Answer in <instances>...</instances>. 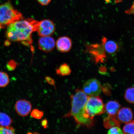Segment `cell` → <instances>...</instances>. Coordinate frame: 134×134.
Segmentation results:
<instances>
[{"label": "cell", "instance_id": "1", "mask_svg": "<svg viewBox=\"0 0 134 134\" xmlns=\"http://www.w3.org/2000/svg\"><path fill=\"white\" fill-rule=\"evenodd\" d=\"M39 21L32 18L24 19L12 23L7 27L5 37L9 41L20 42L27 46L32 43L33 32L37 31Z\"/></svg>", "mask_w": 134, "mask_h": 134}, {"label": "cell", "instance_id": "2", "mask_svg": "<svg viewBox=\"0 0 134 134\" xmlns=\"http://www.w3.org/2000/svg\"><path fill=\"white\" fill-rule=\"evenodd\" d=\"M88 97L83 90H75V94L71 97V109L68 115L73 116L78 125L91 128L94 126L93 120L87 114L85 109Z\"/></svg>", "mask_w": 134, "mask_h": 134}, {"label": "cell", "instance_id": "3", "mask_svg": "<svg viewBox=\"0 0 134 134\" xmlns=\"http://www.w3.org/2000/svg\"><path fill=\"white\" fill-rule=\"evenodd\" d=\"M23 18L22 14L15 9L10 2L0 5V29Z\"/></svg>", "mask_w": 134, "mask_h": 134}, {"label": "cell", "instance_id": "4", "mask_svg": "<svg viewBox=\"0 0 134 134\" xmlns=\"http://www.w3.org/2000/svg\"><path fill=\"white\" fill-rule=\"evenodd\" d=\"M85 109V113L92 120L95 116L104 113L105 110L103 100L98 96H88Z\"/></svg>", "mask_w": 134, "mask_h": 134}, {"label": "cell", "instance_id": "5", "mask_svg": "<svg viewBox=\"0 0 134 134\" xmlns=\"http://www.w3.org/2000/svg\"><path fill=\"white\" fill-rule=\"evenodd\" d=\"M83 91L88 96H98L103 87L100 82L95 79L89 80L84 84Z\"/></svg>", "mask_w": 134, "mask_h": 134}, {"label": "cell", "instance_id": "6", "mask_svg": "<svg viewBox=\"0 0 134 134\" xmlns=\"http://www.w3.org/2000/svg\"><path fill=\"white\" fill-rule=\"evenodd\" d=\"M55 30L54 23L51 20L46 19L39 21L37 31L40 36H47L52 35Z\"/></svg>", "mask_w": 134, "mask_h": 134}, {"label": "cell", "instance_id": "7", "mask_svg": "<svg viewBox=\"0 0 134 134\" xmlns=\"http://www.w3.org/2000/svg\"><path fill=\"white\" fill-rule=\"evenodd\" d=\"M31 102L25 99L18 100L16 102L15 108L18 114L22 117H26L29 115L32 109Z\"/></svg>", "mask_w": 134, "mask_h": 134}, {"label": "cell", "instance_id": "8", "mask_svg": "<svg viewBox=\"0 0 134 134\" xmlns=\"http://www.w3.org/2000/svg\"><path fill=\"white\" fill-rule=\"evenodd\" d=\"M38 48L45 52H49L54 49L56 42L51 36L41 37L38 42Z\"/></svg>", "mask_w": 134, "mask_h": 134}, {"label": "cell", "instance_id": "9", "mask_svg": "<svg viewBox=\"0 0 134 134\" xmlns=\"http://www.w3.org/2000/svg\"><path fill=\"white\" fill-rule=\"evenodd\" d=\"M87 48L88 51L94 56L96 62L104 61L105 58V51L103 44L90 45Z\"/></svg>", "mask_w": 134, "mask_h": 134}, {"label": "cell", "instance_id": "10", "mask_svg": "<svg viewBox=\"0 0 134 134\" xmlns=\"http://www.w3.org/2000/svg\"><path fill=\"white\" fill-rule=\"evenodd\" d=\"M72 45L71 40L68 36H62L56 42L57 49L61 52L67 53L71 49Z\"/></svg>", "mask_w": 134, "mask_h": 134}, {"label": "cell", "instance_id": "11", "mask_svg": "<svg viewBox=\"0 0 134 134\" xmlns=\"http://www.w3.org/2000/svg\"><path fill=\"white\" fill-rule=\"evenodd\" d=\"M117 113L119 120L122 123H128L133 119V113L130 108L124 107L119 110Z\"/></svg>", "mask_w": 134, "mask_h": 134}, {"label": "cell", "instance_id": "12", "mask_svg": "<svg viewBox=\"0 0 134 134\" xmlns=\"http://www.w3.org/2000/svg\"><path fill=\"white\" fill-rule=\"evenodd\" d=\"M103 46L105 51L110 54L113 55L117 52L119 48V45L116 42L112 40H107L104 38L102 39Z\"/></svg>", "mask_w": 134, "mask_h": 134}, {"label": "cell", "instance_id": "13", "mask_svg": "<svg viewBox=\"0 0 134 134\" xmlns=\"http://www.w3.org/2000/svg\"><path fill=\"white\" fill-rule=\"evenodd\" d=\"M103 124L105 128L109 129L115 126L120 127V121L116 115H109L103 120Z\"/></svg>", "mask_w": 134, "mask_h": 134}, {"label": "cell", "instance_id": "14", "mask_svg": "<svg viewBox=\"0 0 134 134\" xmlns=\"http://www.w3.org/2000/svg\"><path fill=\"white\" fill-rule=\"evenodd\" d=\"M120 105L115 100H110L105 105V110L109 115H115L118 111Z\"/></svg>", "mask_w": 134, "mask_h": 134}, {"label": "cell", "instance_id": "15", "mask_svg": "<svg viewBox=\"0 0 134 134\" xmlns=\"http://www.w3.org/2000/svg\"><path fill=\"white\" fill-rule=\"evenodd\" d=\"M56 74L62 76H68L71 74V70L69 65L66 63L62 64L56 70Z\"/></svg>", "mask_w": 134, "mask_h": 134}, {"label": "cell", "instance_id": "16", "mask_svg": "<svg viewBox=\"0 0 134 134\" xmlns=\"http://www.w3.org/2000/svg\"><path fill=\"white\" fill-rule=\"evenodd\" d=\"M13 122L12 119L7 114L0 111V125L5 126H10Z\"/></svg>", "mask_w": 134, "mask_h": 134}, {"label": "cell", "instance_id": "17", "mask_svg": "<svg viewBox=\"0 0 134 134\" xmlns=\"http://www.w3.org/2000/svg\"><path fill=\"white\" fill-rule=\"evenodd\" d=\"M10 83V78L8 74L0 71V88H4Z\"/></svg>", "mask_w": 134, "mask_h": 134}, {"label": "cell", "instance_id": "18", "mask_svg": "<svg viewBox=\"0 0 134 134\" xmlns=\"http://www.w3.org/2000/svg\"><path fill=\"white\" fill-rule=\"evenodd\" d=\"M125 98L129 103H134V88L127 89L125 93Z\"/></svg>", "mask_w": 134, "mask_h": 134}, {"label": "cell", "instance_id": "19", "mask_svg": "<svg viewBox=\"0 0 134 134\" xmlns=\"http://www.w3.org/2000/svg\"><path fill=\"white\" fill-rule=\"evenodd\" d=\"M125 134H134V120L126 123L123 128Z\"/></svg>", "mask_w": 134, "mask_h": 134}, {"label": "cell", "instance_id": "20", "mask_svg": "<svg viewBox=\"0 0 134 134\" xmlns=\"http://www.w3.org/2000/svg\"><path fill=\"white\" fill-rule=\"evenodd\" d=\"M15 133V130L13 127L0 125V134H13Z\"/></svg>", "mask_w": 134, "mask_h": 134}, {"label": "cell", "instance_id": "21", "mask_svg": "<svg viewBox=\"0 0 134 134\" xmlns=\"http://www.w3.org/2000/svg\"><path fill=\"white\" fill-rule=\"evenodd\" d=\"M43 115V112L38 109H34L32 110L31 113V116L32 117L37 119H41Z\"/></svg>", "mask_w": 134, "mask_h": 134}, {"label": "cell", "instance_id": "22", "mask_svg": "<svg viewBox=\"0 0 134 134\" xmlns=\"http://www.w3.org/2000/svg\"><path fill=\"white\" fill-rule=\"evenodd\" d=\"M109 134H123V131L120 129V127L115 126L110 128L108 133Z\"/></svg>", "mask_w": 134, "mask_h": 134}, {"label": "cell", "instance_id": "23", "mask_svg": "<svg viewBox=\"0 0 134 134\" xmlns=\"http://www.w3.org/2000/svg\"><path fill=\"white\" fill-rule=\"evenodd\" d=\"M45 79L49 85L54 86L55 89H56V85H55L54 80L49 76H46L45 77Z\"/></svg>", "mask_w": 134, "mask_h": 134}, {"label": "cell", "instance_id": "24", "mask_svg": "<svg viewBox=\"0 0 134 134\" xmlns=\"http://www.w3.org/2000/svg\"><path fill=\"white\" fill-rule=\"evenodd\" d=\"M125 13L128 14L134 15V2L131 7L125 11Z\"/></svg>", "mask_w": 134, "mask_h": 134}, {"label": "cell", "instance_id": "25", "mask_svg": "<svg viewBox=\"0 0 134 134\" xmlns=\"http://www.w3.org/2000/svg\"><path fill=\"white\" fill-rule=\"evenodd\" d=\"M38 3L42 5H47L50 2L51 0H37Z\"/></svg>", "mask_w": 134, "mask_h": 134}, {"label": "cell", "instance_id": "26", "mask_svg": "<svg viewBox=\"0 0 134 134\" xmlns=\"http://www.w3.org/2000/svg\"><path fill=\"white\" fill-rule=\"evenodd\" d=\"M41 124L42 126L45 129H47L48 127V122L47 120L46 119L42 120L41 122Z\"/></svg>", "mask_w": 134, "mask_h": 134}, {"label": "cell", "instance_id": "27", "mask_svg": "<svg viewBox=\"0 0 134 134\" xmlns=\"http://www.w3.org/2000/svg\"><path fill=\"white\" fill-rule=\"evenodd\" d=\"M106 68L104 67H102L100 68V72L102 74H104L106 72Z\"/></svg>", "mask_w": 134, "mask_h": 134}, {"label": "cell", "instance_id": "28", "mask_svg": "<svg viewBox=\"0 0 134 134\" xmlns=\"http://www.w3.org/2000/svg\"><path fill=\"white\" fill-rule=\"evenodd\" d=\"M115 2L116 3L121 2L122 0H114Z\"/></svg>", "mask_w": 134, "mask_h": 134}]
</instances>
